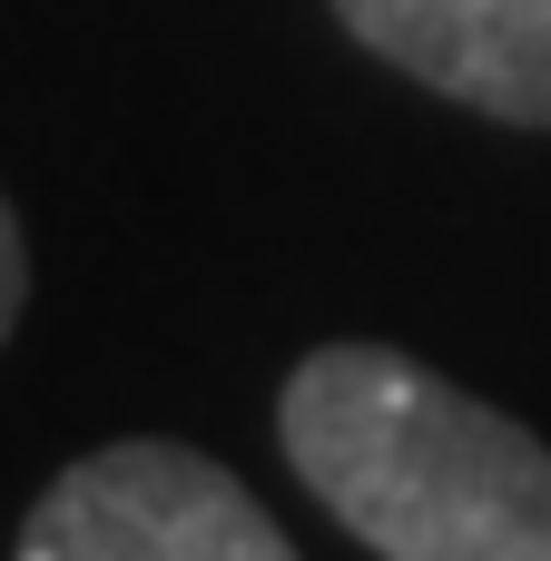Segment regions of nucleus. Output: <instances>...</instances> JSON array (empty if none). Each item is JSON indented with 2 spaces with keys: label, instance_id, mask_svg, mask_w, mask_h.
<instances>
[{
  "label": "nucleus",
  "instance_id": "nucleus-1",
  "mask_svg": "<svg viewBox=\"0 0 551 561\" xmlns=\"http://www.w3.org/2000/svg\"><path fill=\"white\" fill-rule=\"evenodd\" d=\"M276 444L375 561H551V444L394 345H315Z\"/></svg>",
  "mask_w": 551,
  "mask_h": 561
},
{
  "label": "nucleus",
  "instance_id": "nucleus-2",
  "mask_svg": "<svg viewBox=\"0 0 551 561\" xmlns=\"http://www.w3.org/2000/svg\"><path fill=\"white\" fill-rule=\"evenodd\" d=\"M10 561H296V542L217 454L138 434L49 473Z\"/></svg>",
  "mask_w": 551,
  "mask_h": 561
},
{
  "label": "nucleus",
  "instance_id": "nucleus-3",
  "mask_svg": "<svg viewBox=\"0 0 551 561\" xmlns=\"http://www.w3.org/2000/svg\"><path fill=\"white\" fill-rule=\"evenodd\" d=\"M335 20L434 99L551 128V0H335Z\"/></svg>",
  "mask_w": 551,
  "mask_h": 561
},
{
  "label": "nucleus",
  "instance_id": "nucleus-4",
  "mask_svg": "<svg viewBox=\"0 0 551 561\" xmlns=\"http://www.w3.org/2000/svg\"><path fill=\"white\" fill-rule=\"evenodd\" d=\"M20 306H30V247H20V217H10V197H0V345H10V325H20Z\"/></svg>",
  "mask_w": 551,
  "mask_h": 561
}]
</instances>
